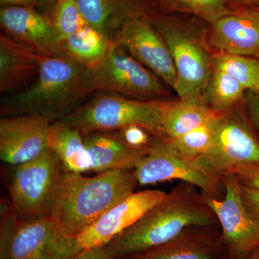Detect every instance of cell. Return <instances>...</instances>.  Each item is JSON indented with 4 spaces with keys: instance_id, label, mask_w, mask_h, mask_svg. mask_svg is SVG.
<instances>
[{
    "instance_id": "obj_1",
    "label": "cell",
    "mask_w": 259,
    "mask_h": 259,
    "mask_svg": "<svg viewBox=\"0 0 259 259\" xmlns=\"http://www.w3.org/2000/svg\"><path fill=\"white\" fill-rule=\"evenodd\" d=\"M198 190L180 182L137 222L105 245L112 259L127 258L157 248L191 227L219 225Z\"/></svg>"
},
{
    "instance_id": "obj_2",
    "label": "cell",
    "mask_w": 259,
    "mask_h": 259,
    "mask_svg": "<svg viewBox=\"0 0 259 259\" xmlns=\"http://www.w3.org/2000/svg\"><path fill=\"white\" fill-rule=\"evenodd\" d=\"M95 92L93 68L66 56L45 57L31 84L2 100L1 115L36 116L53 123L71 115Z\"/></svg>"
},
{
    "instance_id": "obj_3",
    "label": "cell",
    "mask_w": 259,
    "mask_h": 259,
    "mask_svg": "<svg viewBox=\"0 0 259 259\" xmlns=\"http://www.w3.org/2000/svg\"><path fill=\"white\" fill-rule=\"evenodd\" d=\"M139 185L134 169L112 170L94 177L64 171L51 217L66 233L76 237Z\"/></svg>"
},
{
    "instance_id": "obj_4",
    "label": "cell",
    "mask_w": 259,
    "mask_h": 259,
    "mask_svg": "<svg viewBox=\"0 0 259 259\" xmlns=\"http://www.w3.org/2000/svg\"><path fill=\"white\" fill-rule=\"evenodd\" d=\"M150 20L166 42L177 71L175 92L180 100L204 104L212 71V57L202 42L200 19L151 13Z\"/></svg>"
},
{
    "instance_id": "obj_5",
    "label": "cell",
    "mask_w": 259,
    "mask_h": 259,
    "mask_svg": "<svg viewBox=\"0 0 259 259\" xmlns=\"http://www.w3.org/2000/svg\"><path fill=\"white\" fill-rule=\"evenodd\" d=\"M82 250L51 216L22 220L2 205L0 259H73Z\"/></svg>"
},
{
    "instance_id": "obj_6",
    "label": "cell",
    "mask_w": 259,
    "mask_h": 259,
    "mask_svg": "<svg viewBox=\"0 0 259 259\" xmlns=\"http://www.w3.org/2000/svg\"><path fill=\"white\" fill-rule=\"evenodd\" d=\"M166 102L134 100L113 93H101L83 104L64 122L83 135L116 131L131 125L144 127L163 139V120Z\"/></svg>"
},
{
    "instance_id": "obj_7",
    "label": "cell",
    "mask_w": 259,
    "mask_h": 259,
    "mask_svg": "<svg viewBox=\"0 0 259 259\" xmlns=\"http://www.w3.org/2000/svg\"><path fill=\"white\" fill-rule=\"evenodd\" d=\"M8 167L5 180L15 215L22 220L51 216L64 171L55 153L49 148L35 159Z\"/></svg>"
},
{
    "instance_id": "obj_8",
    "label": "cell",
    "mask_w": 259,
    "mask_h": 259,
    "mask_svg": "<svg viewBox=\"0 0 259 259\" xmlns=\"http://www.w3.org/2000/svg\"><path fill=\"white\" fill-rule=\"evenodd\" d=\"M199 158L221 178L243 168H259V132L244 102L220 114L214 121L212 146Z\"/></svg>"
},
{
    "instance_id": "obj_9",
    "label": "cell",
    "mask_w": 259,
    "mask_h": 259,
    "mask_svg": "<svg viewBox=\"0 0 259 259\" xmlns=\"http://www.w3.org/2000/svg\"><path fill=\"white\" fill-rule=\"evenodd\" d=\"M135 177L141 186L166 181L187 182L207 197L223 199L222 179L209 169L200 158L188 157L174 147L168 140L156 137L146 156L134 168Z\"/></svg>"
},
{
    "instance_id": "obj_10",
    "label": "cell",
    "mask_w": 259,
    "mask_h": 259,
    "mask_svg": "<svg viewBox=\"0 0 259 259\" xmlns=\"http://www.w3.org/2000/svg\"><path fill=\"white\" fill-rule=\"evenodd\" d=\"M93 69L97 92L144 101L168 94L163 81L115 42Z\"/></svg>"
},
{
    "instance_id": "obj_11",
    "label": "cell",
    "mask_w": 259,
    "mask_h": 259,
    "mask_svg": "<svg viewBox=\"0 0 259 259\" xmlns=\"http://www.w3.org/2000/svg\"><path fill=\"white\" fill-rule=\"evenodd\" d=\"M223 199L205 197L221 227L228 259H247L259 248V221L242 197L239 184L232 175L223 177Z\"/></svg>"
},
{
    "instance_id": "obj_12",
    "label": "cell",
    "mask_w": 259,
    "mask_h": 259,
    "mask_svg": "<svg viewBox=\"0 0 259 259\" xmlns=\"http://www.w3.org/2000/svg\"><path fill=\"white\" fill-rule=\"evenodd\" d=\"M116 45L146 66L172 89L177 71L166 42L151 23L149 15L127 20L114 39Z\"/></svg>"
},
{
    "instance_id": "obj_13",
    "label": "cell",
    "mask_w": 259,
    "mask_h": 259,
    "mask_svg": "<svg viewBox=\"0 0 259 259\" xmlns=\"http://www.w3.org/2000/svg\"><path fill=\"white\" fill-rule=\"evenodd\" d=\"M166 194L160 190H148L127 196L76 236L79 246L83 250L108 244L137 222Z\"/></svg>"
},
{
    "instance_id": "obj_14",
    "label": "cell",
    "mask_w": 259,
    "mask_h": 259,
    "mask_svg": "<svg viewBox=\"0 0 259 259\" xmlns=\"http://www.w3.org/2000/svg\"><path fill=\"white\" fill-rule=\"evenodd\" d=\"M207 44L218 54L259 59V8L236 6L209 24Z\"/></svg>"
},
{
    "instance_id": "obj_15",
    "label": "cell",
    "mask_w": 259,
    "mask_h": 259,
    "mask_svg": "<svg viewBox=\"0 0 259 259\" xmlns=\"http://www.w3.org/2000/svg\"><path fill=\"white\" fill-rule=\"evenodd\" d=\"M51 122L31 115L3 117L0 120V158L16 166L39 157L49 149Z\"/></svg>"
},
{
    "instance_id": "obj_16",
    "label": "cell",
    "mask_w": 259,
    "mask_h": 259,
    "mask_svg": "<svg viewBox=\"0 0 259 259\" xmlns=\"http://www.w3.org/2000/svg\"><path fill=\"white\" fill-rule=\"evenodd\" d=\"M0 24L5 35L40 55L66 56L51 19L33 7H2Z\"/></svg>"
},
{
    "instance_id": "obj_17",
    "label": "cell",
    "mask_w": 259,
    "mask_h": 259,
    "mask_svg": "<svg viewBox=\"0 0 259 259\" xmlns=\"http://www.w3.org/2000/svg\"><path fill=\"white\" fill-rule=\"evenodd\" d=\"M127 259H228L220 225L193 226L165 244Z\"/></svg>"
},
{
    "instance_id": "obj_18",
    "label": "cell",
    "mask_w": 259,
    "mask_h": 259,
    "mask_svg": "<svg viewBox=\"0 0 259 259\" xmlns=\"http://www.w3.org/2000/svg\"><path fill=\"white\" fill-rule=\"evenodd\" d=\"M45 56L15 41L4 33L0 35V93H14L26 88L38 76Z\"/></svg>"
},
{
    "instance_id": "obj_19",
    "label": "cell",
    "mask_w": 259,
    "mask_h": 259,
    "mask_svg": "<svg viewBox=\"0 0 259 259\" xmlns=\"http://www.w3.org/2000/svg\"><path fill=\"white\" fill-rule=\"evenodd\" d=\"M89 26L113 42L131 19L151 13L146 0H76Z\"/></svg>"
},
{
    "instance_id": "obj_20",
    "label": "cell",
    "mask_w": 259,
    "mask_h": 259,
    "mask_svg": "<svg viewBox=\"0 0 259 259\" xmlns=\"http://www.w3.org/2000/svg\"><path fill=\"white\" fill-rule=\"evenodd\" d=\"M93 161L92 171L133 170L148 151L127 146L115 131H97L83 135Z\"/></svg>"
},
{
    "instance_id": "obj_21",
    "label": "cell",
    "mask_w": 259,
    "mask_h": 259,
    "mask_svg": "<svg viewBox=\"0 0 259 259\" xmlns=\"http://www.w3.org/2000/svg\"><path fill=\"white\" fill-rule=\"evenodd\" d=\"M49 148L60 160L64 171L77 174L92 171L93 161L83 134L64 121L51 124Z\"/></svg>"
},
{
    "instance_id": "obj_22",
    "label": "cell",
    "mask_w": 259,
    "mask_h": 259,
    "mask_svg": "<svg viewBox=\"0 0 259 259\" xmlns=\"http://www.w3.org/2000/svg\"><path fill=\"white\" fill-rule=\"evenodd\" d=\"M219 115L204 104L182 100L166 102L163 120V139H176L214 120Z\"/></svg>"
},
{
    "instance_id": "obj_23",
    "label": "cell",
    "mask_w": 259,
    "mask_h": 259,
    "mask_svg": "<svg viewBox=\"0 0 259 259\" xmlns=\"http://www.w3.org/2000/svg\"><path fill=\"white\" fill-rule=\"evenodd\" d=\"M112 41L87 25L61 41L65 55L87 67L97 66L106 55Z\"/></svg>"
},
{
    "instance_id": "obj_24",
    "label": "cell",
    "mask_w": 259,
    "mask_h": 259,
    "mask_svg": "<svg viewBox=\"0 0 259 259\" xmlns=\"http://www.w3.org/2000/svg\"><path fill=\"white\" fill-rule=\"evenodd\" d=\"M245 93V88L231 74L212 67L204 93V103L213 111L224 113L243 103Z\"/></svg>"
},
{
    "instance_id": "obj_25",
    "label": "cell",
    "mask_w": 259,
    "mask_h": 259,
    "mask_svg": "<svg viewBox=\"0 0 259 259\" xmlns=\"http://www.w3.org/2000/svg\"><path fill=\"white\" fill-rule=\"evenodd\" d=\"M212 67L224 70L236 78L246 92L259 96V59L249 56L216 54Z\"/></svg>"
},
{
    "instance_id": "obj_26",
    "label": "cell",
    "mask_w": 259,
    "mask_h": 259,
    "mask_svg": "<svg viewBox=\"0 0 259 259\" xmlns=\"http://www.w3.org/2000/svg\"><path fill=\"white\" fill-rule=\"evenodd\" d=\"M158 5L169 13L195 17L209 24L231 11L230 0H157Z\"/></svg>"
},
{
    "instance_id": "obj_27",
    "label": "cell",
    "mask_w": 259,
    "mask_h": 259,
    "mask_svg": "<svg viewBox=\"0 0 259 259\" xmlns=\"http://www.w3.org/2000/svg\"><path fill=\"white\" fill-rule=\"evenodd\" d=\"M216 118L176 139L167 140L170 141L179 152L185 156L194 158H201L208 152L212 146Z\"/></svg>"
},
{
    "instance_id": "obj_28",
    "label": "cell",
    "mask_w": 259,
    "mask_h": 259,
    "mask_svg": "<svg viewBox=\"0 0 259 259\" xmlns=\"http://www.w3.org/2000/svg\"><path fill=\"white\" fill-rule=\"evenodd\" d=\"M50 19L60 44L64 39L88 25L83 18L76 0H59Z\"/></svg>"
},
{
    "instance_id": "obj_29",
    "label": "cell",
    "mask_w": 259,
    "mask_h": 259,
    "mask_svg": "<svg viewBox=\"0 0 259 259\" xmlns=\"http://www.w3.org/2000/svg\"><path fill=\"white\" fill-rule=\"evenodd\" d=\"M115 132L127 146L141 151H149L156 138L148 130L139 125L127 126Z\"/></svg>"
},
{
    "instance_id": "obj_30",
    "label": "cell",
    "mask_w": 259,
    "mask_h": 259,
    "mask_svg": "<svg viewBox=\"0 0 259 259\" xmlns=\"http://www.w3.org/2000/svg\"><path fill=\"white\" fill-rule=\"evenodd\" d=\"M232 176L240 185L259 191V168H243L235 172Z\"/></svg>"
},
{
    "instance_id": "obj_31",
    "label": "cell",
    "mask_w": 259,
    "mask_h": 259,
    "mask_svg": "<svg viewBox=\"0 0 259 259\" xmlns=\"http://www.w3.org/2000/svg\"><path fill=\"white\" fill-rule=\"evenodd\" d=\"M239 184V183H238ZM242 197L250 212L259 221V191L240 185Z\"/></svg>"
},
{
    "instance_id": "obj_32",
    "label": "cell",
    "mask_w": 259,
    "mask_h": 259,
    "mask_svg": "<svg viewBox=\"0 0 259 259\" xmlns=\"http://www.w3.org/2000/svg\"><path fill=\"white\" fill-rule=\"evenodd\" d=\"M244 102L250 120L259 132V96L247 91Z\"/></svg>"
},
{
    "instance_id": "obj_33",
    "label": "cell",
    "mask_w": 259,
    "mask_h": 259,
    "mask_svg": "<svg viewBox=\"0 0 259 259\" xmlns=\"http://www.w3.org/2000/svg\"><path fill=\"white\" fill-rule=\"evenodd\" d=\"M73 259H112L106 247L100 246L96 248L83 249Z\"/></svg>"
},
{
    "instance_id": "obj_34",
    "label": "cell",
    "mask_w": 259,
    "mask_h": 259,
    "mask_svg": "<svg viewBox=\"0 0 259 259\" xmlns=\"http://www.w3.org/2000/svg\"><path fill=\"white\" fill-rule=\"evenodd\" d=\"M58 1L59 0H35L37 8H40L42 14L47 15L49 18H51Z\"/></svg>"
},
{
    "instance_id": "obj_35",
    "label": "cell",
    "mask_w": 259,
    "mask_h": 259,
    "mask_svg": "<svg viewBox=\"0 0 259 259\" xmlns=\"http://www.w3.org/2000/svg\"><path fill=\"white\" fill-rule=\"evenodd\" d=\"M2 7L5 6H25L37 8L35 0H0Z\"/></svg>"
},
{
    "instance_id": "obj_36",
    "label": "cell",
    "mask_w": 259,
    "mask_h": 259,
    "mask_svg": "<svg viewBox=\"0 0 259 259\" xmlns=\"http://www.w3.org/2000/svg\"><path fill=\"white\" fill-rule=\"evenodd\" d=\"M231 3H236V6H254L259 8V0H230Z\"/></svg>"
},
{
    "instance_id": "obj_37",
    "label": "cell",
    "mask_w": 259,
    "mask_h": 259,
    "mask_svg": "<svg viewBox=\"0 0 259 259\" xmlns=\"http://www.w3.org/2000/svg\"><path fill=\"white\" fill-rule=\"evenodd\" d=\"M247 259H259V248L253 252Z\"/></svg>"
}]
</instances>
